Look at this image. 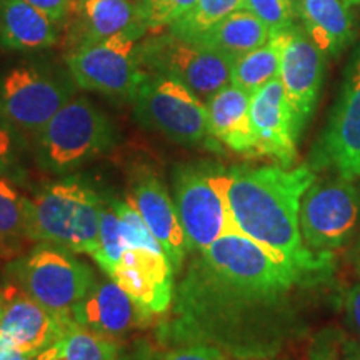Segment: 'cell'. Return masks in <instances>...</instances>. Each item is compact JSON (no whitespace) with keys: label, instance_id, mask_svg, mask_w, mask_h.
Returning <instances> with one entry per match:
<instances>
[{"label":"cell","instance_id":"6da1fadb","mask_svg":"<svg viewBox=\"0 0 360 360\" xmlns=\"http://www.w3.org/2000/svg\"><path fill=\"white\" fill-rule=\"evenodd\" d=\"M192 254L159 328L160 342L209 344L232 360H252L277 357L302 337L300 289L317 274L244 233H227Z\"/></svg>","mask_w":360,"mask_h":360},{"label":"cell","instance_id":"7a4b0ae2","mask_svg":"<svg viewBox=\"0 0 360 360\" xmlns=\"http://www.w3.org/2000/svg\"><path fill=\"white\" fill-rule=\"evenodd\" d=\"M227 172L229 207L238 232L307 272L319 276L330 269V257L309 252L300 236V202L317 180L309 165H240Z\"/></svg>","mask_w":360,"mask_h":360},{"label":"cell","instance_id":"3957f363","mask_svg":"<svg viewBox=\"0 0 360 360\" xmlns=\"http://www.w3.org/2000/svg\"><path fill=\"white\" fill-rule=\"evenodd\" d=\"M103 199L82 180L49 184L25 199L27 222L35 244H51L92 255L98 244Z\"/></svg>","mask_w":360,"mask_h":360},{"label":"cell","instance_id":"277c9868","mask_svg":"<svg viewBox=\"0 0 360 360\" xmlns=\"http://www.w3.org/2000/svg\"><path fill=\"white\" fill-rule=\"evenodd\" d=\"M115 127L98 107L74 97L37 134L39 165L47 172L65 175L115 143Z\"/></svg>","mask_w":360,"mask_h":360},{"label":"cell","instance_id":"5b68a950","mask_svg":"<svg viewBox=\"0 0 360 360\" xmlns=\"http://www.w3.org/2000/svg\"><path fill=\"white\" fill-rule=\"evenodd\" d=\"M229 172L210 164L180 165L174 174V202L188 252L207 249L227 233H240L229 207Z\"/></svg>","mask_w":360,"mask_h":360},{"label":"cell","instance_id":"8992f818","mask_svg":"<svg viewBox=\"0 0 360 360\" xmlns=\"http://www.w3.org/2000/svg\"><path fill=\"white\" fill-rule=\"evenodd\" d=\"M74 252L35 244L7 265V274L32 299L58 317H72L75 305L96 283V274Z\"/></svg>","mask_w":360,"mask_h":360},{"label":"cell","instance_id":"52a82bcc","mask_svg":"<svg viewBox=\"0 0 360 360\" xmlns=\"http://www.w3.org/2000/svg\"><path fill=\"white\" fill-rule=\"evenodd\" d=\"M143 70L172 77L207 102L232 80L233 58L174 32L148 37L137 47Z\"/></svg>","mask_w":360,"mask_h":360},{"label":"cell","instance_id":"ba28073f","mask_svg":"<svg viewBox=\"0 0 360 360\" xmlns=\"http://www.w3.org/2000/svg\"><path fill=\"white\" fill-rule=\"evenodd\" d=\"M132 102L139 124L170 141L195 146L212 137L205 102L172 77L147 72Z\"/></svg>","mask_w":360,"mask_h":360},{"label":"cell","instance_id":"9c48e42d","mask_svg":"<svg viewBox=\"0 0 360 360\" xmlns=\"http://www.w3.org/2000/svg\"><path fill=\"white\" fill-rule=\"evenodd\" d=\"M146 30L147 27H137L103 42L72 51L65 62L77 87L119 101H134L147 74L137 53Z\"/></svg>","mask_w":360,"mask_h":360},{"label":"cell","instance_id":"30bf717a","mask_svg":"<svg viewBox=\"0 0 360 360\" xmlns=\"http://www.w3.org/2000/svg\"><path fill=\"white\" fill-rule=\"evenodd\" d=\"M300 236L309 252L332 257L360 225V191L350 180L315 182L304 193L299 212Z\"/></svg>","mask_w":360,"mask_h":360},{"label":"cell","instance_id":"8fae6325","mask_svg":"<svg viewBox=\"0 0 360 360\" xmlns=\"http://www.w3.org/2000/svg\"><path fill=\"white\" fill-rule=\"evenodd\" d=\"M74 79L37 65H15L0 74V117L39 134L75 94Z\"/></svg>","mask_w":360,"mask_h":360},{"label":"cell","instance_id":"7c38bea8","mask_svg":"<svg viewBox=\"0 0 360 360\" xmlns=\"http://www.w3.org/2000/svg\"><path fill=\"white\" fill-rule=\"evenodd\" d=\"M312 169H330L337 177L360 179V58L350 70L330 124L314 150Z\"/></svg>","mask_w":360,"mask_h":360},{"label":"cell","instance_id":"4fadbf2b","mask_svg":"<svg viewBox=\"0 0 360 360\" xmlns=\"http://www.w3.org/2000/svg\"><path fill=\"white\" fill-rule=\"evenodd\" d=\"M174 276L172 264L162 250L130 247L110 278L127 292L142 323L172 307L175 297Z\"/></svg>","mask_w":360,"mask_h":360},{"label":"cell","instance_id":"5bb4252c","mask_svg":"<svg viewBox=\"0 0 360 360\" xmlns=\"http://www.w3.org/2000/svg\"><path fill=\"white\" fill-rule=\"evenodd\" d=\"M281 42L282 57L278 77L294 114L295 127L300 134L317 103L326 69V53L312 42L307 32L295 27L282 30Z\"/></svg>","mask_w":360,"mask_h":360},{"label":"cell","instance_id":"9a60e30c","mask_svg":"<svg viewBox=\"0 0 360 360\" xmlns=\"http://www.w3.org/2000/svg\"><path fill=\"white\" fill-rule=\"evenodd\" d=\"M250 119L254 129V154L276 160L283 169H292L297 160L299 130L287 102L281 77L270 80L252 96Z\"/></svg>","mask_w":360,"mask_h":360},{"label":"cell","instance_id":"2e32d148","mask_svg":"<svg viewBox=\"0 0 360 360\" xmlns=\"http://www.w3.org/2000/svg\"><path fill=\"white\" fill-rule=\"evenodd\" d=\"M0 335L11 342L17 354L35 357L51 347L72 319L52 314L13 282L0 289Z\"/></svg>","mask_w":360,"mask_h":360},{"label":"cell","instance_id":"e0dca14e","mask_svg":"<svg viewBox=\"0 0 360 360\" xmlns=\"http://www.w3.org/2000/svg\"><path fill=\"white\" fill-rule=\"evenodd\" d=\"M129 199L146 220L148 231L165 252L175 274L180 272L188 249L177 207L172 197L169 195L167 188L155 175L142 172L135 180Z\"/></svg>","mask_w":360,"mask_h":360},{"label":"cell","instance_id":"ac0fdd59","mask_svg":"<svg viewBox=\"0 0 360 360\" xmlns=\"http://www.w3.org/2000/svg\"><path fill=\"white\" fill-rule=\"evenodd\" d=\"M137 27H147L137 0H77L69 44L77 51Z\"/></svg>","mask_w":360,"mask_h":360},{"label":"cell","instance_id":"d6986e66","mask_svg":"<svg viewBox=\"0 0 360 360\" xmlns=\"http://www.w3.org/2000/svg\"><path fill=\"white\" fill-rule=\"evenodd\" d=\"M72 319L89 330L109 339L124 335L134 322L141 323L132 299L115 281L96 282L80 302Z\"/></svg>","mask_w":360,"mask_h":360},{"label":"cell","instance_id":"ffe728a7","mask_svg":"<svg viewBox=\"0 0 360 360\" xmlns=\"http://www.w3.org/2000/svg\"><path fill=\"white\" fill-rule=\"evenodd\" d=\"M250 101V94L229 84L205 102L210 135L236 154L247 157L254 154Z\"/></svg>","mask_w":360,"mask_h":360},{"label":"cell","instance_id":"44dd1931","mask_svg":"<svg viewBox=\"0 0 360 360\" xmlns=\"http://www.w3.org/2000/svg\"><path fill=\"white\" fill-rule=\"evenodd\" d=\"M57 22L27 0H0V44L11 51H39L57 42Z\"/></svg>","mask_w":360,"mask_h":360},{"label":"cell","instance_id":"7402d4cb","mask_svg":"<svg viewBox=\"0 0 360 360\" xmlns=\"http://www.w3.org/2000/svg\"><path fill=\"white\" fill-rule=\"evenodd\" d=\"M344 0H299L305 32L326 56H339L354 34L352 15Z\"/></svg>","mask_w":360,"mask_h":360},{"label":"cell","instance_id":"603a6c76","mask_svg":"<svg viewBox=\"0 0 360 360\" xmlns=\"http://www.w3.org/2000/svg\"><path fill=\"white\" fill-rule=\"evenodd\" d=\"M272 37V32L254 13L240 8L231 13L209 32L195 39L197 42L232 57L233 60L255 49L262 47Z\"/></svg>","mask_w":360,"mask_h":360},{"label":"cell","instance_id":"cb8c5ba5","mask_svg":"<svg viewBox=\"0 0 360 360\" xmlns=\"http://www.w3.org/2000/svg\"><path fill=\"white\" fill-rule=\"evenodd\" d=\"M35 357L37 360H117L119 350L114 339L96 334L70 319L62 335Z\"/></svg>","mask_w":360,"mask_h":360},{"label":"cell","instance_id":"d4e9b609","mask_svg":"<svg viewBox=\"0 0 360 360\" xmlns=\"http://www.w3.org/2000/svg\"><path fill=\"white\" fill-rule=\"evenodd\" d=\"M30 245L35 242L27 222L25 197L7 179H0V259L20 257Z\"/></svg>","mask_w":360,"mask_h":360},{"label":"cell","instance_id":"484cf974","mask_svg":"<svg viewBox=\"0 0 360 360\" xmlns=\"http://www.w3.org/2000/svg\"><path fill=\"white\" fill-rule=\"evenodd\" d=\"M281 32H276L262 47L236 58L232 65L231 84L254 96L265 84L281 75Z\"/></svg>","mask_w":360,"mask_h":360},{"label":"cell","instance_id":"4316f807","mask_svg":"<svg viewBox=\"0 0 360 360\" xmlns=\"http://www.w3.org/2000/svg\"><path fill=\"white\" fill-rule=\"evenodd\" d=\"M127 249L129 247L125 244L122 222H120L115 199L103 200L101 227H98V244L92 254V259L107 276L112 277L115 269L122 262Z\"/></svg>","mask_w":360,"mask_h":360},{"label":"cell","instance_id":"83f0119b","mask_svg":"<svg viewBox=\"0 0 360 360\" xmlns=\"http://www.w3.org/2000/svg\"><path fill=\"white\" fill-rule=\"evenodd\" d=\"M242 7L244 0H197L186 15L170 25V32L195 40Z\"/></svg>","mask_w":360,"mask_h":360},{"label":"cell","instance_id":"f1b7e54d","mask_svg":"<svg viewBox=\"0 0 360 360\" xmlns=\"http://www.w3.org/2000/svg\"><path fill=\"white\" fill-rule=\"evenodd\" d=\"M115 205H117V210H119L125 244H127L129 249L130 247H134V249H147V250L160 252L162 250L160 244L157 242V238L152 236V232L148 231L146 220L142 219L141 212H139L137 207L130 202L129 197L127 200L115 199Z\"/></svg>","mask_w":360,"mask_h":360},{"label":"cell","instance_id":"f546056e","mask_svg":"<svg viewBox=\"0 0 360 360\" xmlns=\"http://www.w3.org/2000/svg\"><path fill=\"white\" fill-rule=\"evenodd\" d=\"M242 8L259 17L272 34L294 27L295 13L290 0H244Z\"/></svg>","mask_w":360,"mask_h":360},{"label":"cell","instance_id":"4dcf8cb0","mask_svg":"<svg viewBox=\"0 0 360 360\" xmlns=\"http://www.w3.org/2000/svg\"><path fill=\"white\" fill-rule=\"evenodd\" d=\"M197 0H143L142 17L147 29H160L172 25L195 6Z\"/></svg>","mask_w":360,"mask_h":360},{"label":"cell","instance_id":"1f68e13d","mask_svg":"<svg viewBox=\"0 0 360 360\" xmlns=\"http://www.w3.org/2000/svg\"><path fill=\"white\" fill-rule=\"evenodd\" d=\"M344 337L345 334L340 328H323L314 337L307 360H339Z\"/></svg>","mask_w":360,"mask_h":360},{"label":"cell","instance_id":"d6a6232c","mask_svg":"<svg viewBox=\"0 0 360 360\" xmlns=\"http://www.w3.org/2000/svg\"><path fill=\"white\" fill-rule=\"evenodd\" d=\"M164 360H232L224 350L209 344L177 345L165 355Z\"/></svg>","mask_w":360,"mask_h":360},{"label":"cell","instance_id":"836d02e7","mask_svg":"<svg viewBox=\"0 0 360 360\" xmlns=\"http://www.w3.org/2000/svg\"><path fill=\"white\" fill-rule=\"evenodd\" d=\"M344 322L355 339H360V282L354 283L344 295Z\"/></svg>","mask_w":360,"mask_h":360},{"label":"cell","instance_id":"e575fe53","mask_svg":"<svg viewBox=\"0 0 360 360\" xmlns=\"http://www.w3.org/2000/svg\"><path fill=\"white\" fill-rule=\"evenodd\" d=\"M15 141L7 124L0 122V179H6L15 165Z\"/></svg>","mask_w":360,"mask_h":360},{"label":"cell","instance_id":"d590c367","mask_svg":"<svg viewBox=\"0 0 360 360\" xmlns=\"http://www.w3.org/2000/svg\"><path fill=\"white\" fill-rule=\"evenodd\" d=\"M27 2L42 11L57 24L69 15L72 8V0H27Z\"/></svg>","mask_w":360,"mask_h":360},{"label":"cell","instance_id":"8d00e7d4","mask_svg":"<svg viewBox=\"0 0 360 360\" xmlns=\"http://www.w3.org/2000/svg\"><path fill=\"white\" fill-rule=\"evenodd\" d=\"M339 360H360V339L345 335L342 340Z\"/></svg>","mask_w":360,"mask_h":360},{"label":"cell","instance_id":"74e56055","mask_svg":"<svg viewBox=\"0 0 360 360\" xmlns=\"http://www.w3.org/2000/svg\"><path fill=\"white\" fill-rule=\"evenodd\" d=\"M13 354H17L15 349H13V345L7 339H4V337L0 335V360H7L8 357H12Z\"/></svg>","mask_w":360,"mask_h":360},{"label":"cell","instance_id":"f35d334b","mask_svg":"<svg viewBox=\"0 0 360 360\" xmlns=\"http://www.w3.org/2000/svg\"><path fill=\"white\" fill-rule=\"evenodd\" d=\"M352 262L355 265V270H357L359 276H360V238H359L357 245H355L352 250Z\"/></svg>","mask_w":360,"mask_h":360},{"label":"cell","instance_id":"ab89813d","mask_svg":"<svg viewBox=\"0 0 360 360\" xmlns=\"http://www.w3.org/2000/svg\"><path fill=\"white\" fill-rule=\"evenodd\" d=\"M7 360H37V357H29V355H22V354H13L12 357H8Z\"/></svg>","mask_w":360,"mask_h":360},{"label":"cell","instance_id":"60d3db41","mask_svg":"<svg viewBox=\"0 0 360 360\" xmlns=\"http://www.w3.org/2000/svg\"><path fill=\"white\" fill-rule=\"evenodd\" d=\"M344 4L349 7H355V6H360V0H344Z\"/></svg>","mask_w":360,"mask_h":360},{"label":"cell","instance_id":"b9f144b4","mask_svg":"<svg viewBox=\"0 0 360 360\" xmlns=\"http://www.w3.org/2000/svg\"><path fill=\"white\" fill-rule=\"evenodd\" d=\"M252 360H289V359H278L277 355V357H272V359H252Z\"/></svg>","mask_w":360,"mask_h":360},{"label":"cell","instance_id":"7bdbcfd3","mask_svg":"<svg viewBox=\"0 0 360 360\" xmlns=\"http://www.w3.org/2000/svg\"><path fill=\"white\" fill-rule=\"evenodd\" d=\"M0 314H2V297H0Z\"/></svg>","mask_w":360,"mask_h":360},{"label":"cell","instance_id":"ee69618b","mask_svg":"<svg viewBox=\"0 0 360 360\" xmlns=\"http://www.w3.org/2000/svg\"><path fill=\"white\" fill-rule=\"evenodd\" d=\"M137 2H143V0H137Z\"/></svg>","mask_w":360,"mask_h":360}]
</instances>
